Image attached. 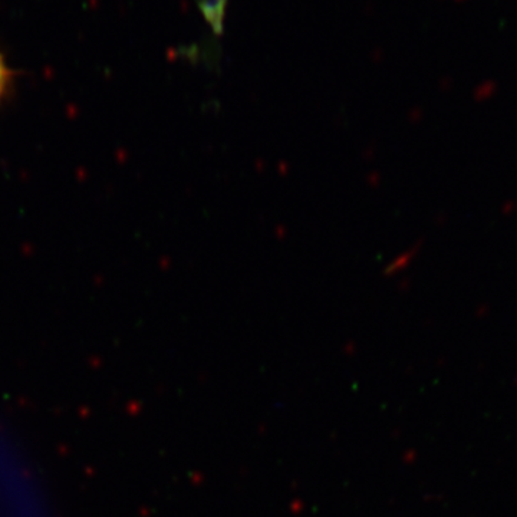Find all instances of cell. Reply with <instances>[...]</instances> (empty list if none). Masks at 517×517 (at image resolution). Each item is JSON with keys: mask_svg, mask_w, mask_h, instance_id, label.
Listing matches in <instances>:
<instances>
[{"mask_svg": "<svg viewBox=\"0 0 517 517\" xmlns=\"http://www.w3.org/2000/svg\"><path fill=\"white\" fill-rule=\"evenodd\" d=\"M196 4L216 35H221L224 30V16L229 0H196Z\"/></svg>", "mask_w": 517, "mask_h": 517, "instance_id": "1", "label": "cell"}, {"mask_svg": "<svg viewBox=\"0 0 517 517\" xmlns=\"http://www.w3.org/2000/svg\"><path fill=\"white\" fill-rule=\"evenodd\" d=\"M10 83H12V72H10L9 66L6 65L3 56L0 55V101L9 92Z\"/></svg>", "mask_w": 517, "mask_h": 517, "instance_id": "2", "label": "cell"}]
</instances>
